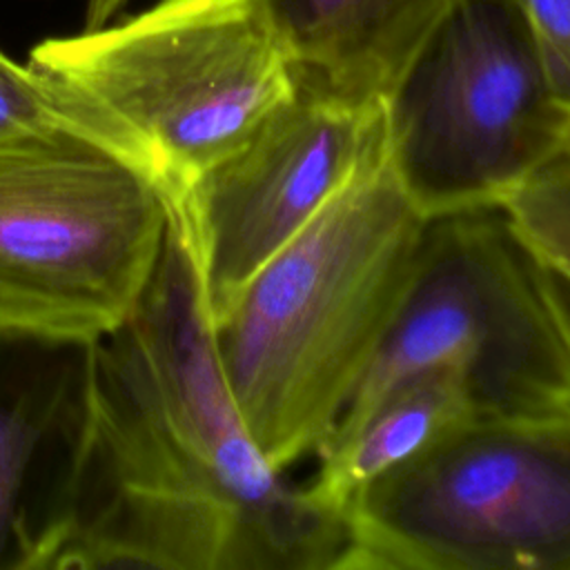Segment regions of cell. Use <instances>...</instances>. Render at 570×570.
Segmentation results:
<instances>
[{
	"label": "cell",
	"instance_id": "3",
	"mask_svg": "<svg viewBox=\"0 0 570 570\" xmlns=\"http://www.w3.org/2000/svg\"><path fill=\"white\" fill-rule=\"evenodd\" d=\"M29 65L80 96L171 196L301 91L261 0H158L47 38Z\"/></svg>",
	"mask_w": 570,
	"mask_h": 570
},
{
	"label": "cell",
	"instance_id": "15",
	"mask_svg": "<svg viewBox=\"0 0 570 570\" xmlns=\"http://www.w3.org/2000/svg\"><path fill=\"white\" fill-rule=\"evenodd\" d=\"M122 2H127V0H89L87 2V27L85 29L107 24L109 18L116 13V9Z\"/></svg>",
	"mask_w": 570,
	"mask_h": 570
},
{
	"label": "cell",
	"instance_id": "5",
	"mask_svg": "<svg viewBox=\"0 0 570 570\" xmlns=\"http://www.w3.org/2000/svg\"><path fill=\"white\" fill-rule=\"evenodd\" d=\"M345 517L338 570H570V416H476Z\"/></svg>",
	"mask_w": 570,
	"mask_h": 570
},
{
	"label": "cell",
	"instance_id": "7",
	"mask_svg": "<svg viewBox=\"0 0 570 570\" xmlns=\"http://www.w3.org/2000/svg\"><path fill=\"white\" fill-rule=\"evenodd\" d=\"M390 105L392 163L430 220L501 209L566 114L508 0H468Z\"/></svg>",
	"mask_w": 570,
	"mask_h": 570
},
{
	"label": "cell",
	"instance_id": "6",
	"mask_svg": "<svg viewBox=\"0 0 570 570\" xmlns=\"http://www.w3.org/2000/svg\"><path fill=\"white\" fill-rule=\"evenodd\" d=\"M441 363L463 367L481 416H570V332L552 276L501 209L428 223L403 303L334 432Z\"/></svg>",
	"mask_w": 570,
	"mask_h": 570
},
{
	"label": "cell",
	"instance_id": "12",
	"mask_svg": "<svg viewBox=\"0 0 570 570\" xmlns=\"http://www.w3.org/2000/svg\"><path fill=\"white\" fill-rule=\"evenodd\" d=\"M501 212L530 254L570 285V109L550 154L503 200Z\"/></svg>",
	"mask_w": 570,
	"mask_h": 570
},
{
	"label": "cell",
	"instance_id": "11",
	"mask_svg": "<svg viewBox=\"0 0 570 570\" xmlns=\"http://www.w3.org/2000/svg\"><path fill=\"white\" fill-rule=\"evenodd\" d=\"M481 416L463 367H425L381 394L352 425L321 448L318 470L305 488L321 503L345 512L374 479L423 454Z\"/></svg>",
	"mask_w": 570,
	"mask_h": 570
},
{
	"label": "cell",
	"instance_id": "4",
	"mask_svg": "<svg viewBox=\"0 0 570 570\" xmlns=\"http://www.w3.org/2000/svg\"><path fill=\"white\" fill-rule=\"evenodd\" d=\"M171 194L116 142L56 129L0 145V327L91 343L138 305Z\"/></svg>",
	"mask_w": 570,
	"mask_h": 570
},
{
	"label": "cell",
	"instance_id": "9",
	"mask_svg": "<svg viewBox=\"0 0 570 570\" xmlns=\"http://www.w3.org/2000/svg\"><path fill=\"white\" fill-rule=\"evenodd\" d=\"M89 343L0 327V570H36L71 465Z\"/></svg>",
	"mask_w": 570,
	"mask_h": 570
},
{
	"label": "cell",
	"instance_id": "10",
	"mask_svg": "<svg viewBox=\"0 0 570 570\" xmlns=\"http://www.w3.org/2000/svg\"><path fill=\"white\" fill-rule=\"evenodd\" d=\"M465 2L261 0L301 85L387 102Z\"/></svg>",
	"mask_w": 570,
	"mask_h": 570
},
{
	"label": "cell",
	"instance_id": "13",
	"mask_svg": "<svg viewBox=\"0 0 570 570\" xmlns=\"http://www.w3.org/2000/svg\"><path fill=\"white\" fill-rule=\"evenodd\" d=\"M56 129L94 131L136 156L80 96L0 49V145Z\"/></svg>",
	"mask_w": 570,
	"mask_h": 570
},
{
	"label": "cell",
	"instance_id": "8",
	"mask_svg": "<svg viewBox=\"0 0 570 570\" xmlns=\"http://www.w3.org/2000/svg\"><path fill=\"white\" fill-rule=\"evenodd\" d=\"M390 131L387 100H354L301 85L289 105L174 196L212 318L323 212Z\"/></svg>",
	"mask_w": 570,
	"mask_h": 570
},
{
	"label": "cell",
	"instance_id": "2",
	"mask_svg": "<svg viewBox=\"0 0 570 570\" xmlns=\"http://www.w3.org/2000/svg\"><path fill=\"white\" fill-rule=\"evenodd\" d=\"M428 223L396 174L390 131L212 318L238 414L278 472L318 454L341 421L403 303Z\"/></svg>",
	"mask_w": 570,
	"mask_h": 570
},
{
	"label": "cell",
	"instance_id": "1",
	"mask_svg": "<svg viewBox=\"0 0 570 570\" xmlns=\"http://www.w3.org/2000/svg\"><path fill=\"white\" fill-rule=\"evenodd\" d=\"M347 517L249 436L171 196L134 312L89 343L82 421L36 570H338Z\"/></svg>",
	"mask_w": 570,
	"mask_h": 570
},
{
	"label": "cell",
	"instance_id": "14",
	"mask_svg": "<svg viewBox=\"0 0 570 570\" xmlns=\"http://www.w3.org/2000/svg\"><path fill=\"white\" fill-rule=\"evenodd\" d=\"M552 98L570 109V0H508Z\"/></svg>",
	"mask_w": 570,
	"mask_h": 570
}]
</instances>
